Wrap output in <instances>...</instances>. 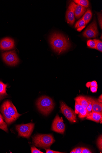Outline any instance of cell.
<instances>
[{"label": "cell", "mask_w": 102, "mask_h": 153, "mask_svg": "<svg viewBox=\"0 0 102 153\" xmlns=\"http://www.w3.org/2000/svg\"><path fill=\"white\" fill-rule=\"evenodd\" d=\"M50 42L53 50L59 54L68 49L70 44L68 40L63 35L54 33L50 37Z\"/></svg>", "instance_id": "obj_1"}, {"label": "cell", "mask_w": 102, "mask_h": 153, "mask_svg": "<svg viewBox=\"0 0 102 153\" xmlns=\"http://www.w3.org/2000/svg\"><path fill=\"white\" fill-rule=\"evenodd\" d=\"M36 105L40 112L45 115L49 114L54 109V103L52 99L47 96H42L37 100Z\"/></svg>", "instance_id": "obj_2"}, {"label": "cell", "mask_w": 102, "mask_h": 153, "mask_svg": "<svg viewBox=\"0 0 102 153\" xmlns=\"http://www.w3.org/2000/svg\"><path fill=\"white\" fill-rule=\"evenodd\" d=\"M34 143L36 147L49 149L54 143L53 136L50 134H38L33 137Z\"/></svg>", "instance_id": "obj_3"}, {"label": "cell", "mask_w": 102, "mask_h": 153, "mask_svg": "<svg viewBox=\"0 0 102 153\" xmlns=\"http://www.w3.org/2000/svg\"><path fill=\"white\" fill-rule=\"evenodd\" d=\"M34 126L35 124L32 123L18 125L16 126V130L19 136L28 138L32 134Z\"/></svg>", "instance_id": "obj_4"}, {"label": "cell", "mask_w": 102, "mask_h": 153, "mask_svg": "<svg viewBox=\"0 0 102 153\" xmlns=\"http://www.w3.org/2000/svg\"><path fill=\"white\" fill-rule=\"evenodd\" d=\"M2 57L5 63L10 66H15L19 62V59L14 51L2 53Z\"/></svg>", "instance_id": "obj_5"}, {"label": "cell", "mask_w": 102, "mask_h": 153, "mask_svg": "<svg viewBox=\"0 0 102 153\" xmlns=\"http://www.w3.org/2000/svg\"><path fill=\"white\" fill-rule=\"evenodd\" d=\"M61 112L71 123H75L77 121V115L75 111L68 107L65 103L60 102Z\"/></svg>", "instance_id": "obj_6"}, {"label": "cell", "mask_w": 102, "mask_h": 153, "mask_svg": "<svg viewBox=\"0 0 102 153\" xmlns=\"http://www.w3.org/2000/svg\"><path fill=\"white\" fill-rule=\"evenodd\" d=\"M52 130L58 133L63 134L65 130V125L63 118L57 115L55 117L52 124Z\"/></svg>", "instance_id": "obj_7"}, {"label": "cell", "mask_w": 102, "mask_h": 153, "mask_svg": "<svg viewBox=\"0 0 102 153\" xmlns=\"http://www.w3.org/2000/svg\"><path fill=\"white\" fill-rule=\"evenodd\" d=\"M98 35V32L95 20L87 27L83 33L84 37L88 39L95 38Z\"/></svg>", "instance_id": "obj_8"}, {"label": "cell", "mask_w": 102, "mask_h": 153, "mask_svg": "<svg viewBox=\"0 0 102 153\" xmlns=\"http://www.w3.org/2000/svg\"><path fill=\"white\" fill-rule=\"evenodd\" d=\"M76 5L74 2H71L69 5L66 13V18L67 23L71 25H73L75 21L74 9Z\"/></svg>", "instance_id": "obj_9"}, {"label": "cell", "mask_w": 102, "mask_h": 153, "mask_svg": "<svg viewBox=\"0 0 102 153\" xmlns=\"http://www.w3.org/2000/svg\"><path fill=\"white\" fill-rule=\"evenodd\" d=\"M15 47L14 40L10 38L7 37L0 41V49L2 51H7L12 49Z\"/></svg>", "instance_id": "obj_10"}, {"label": "cell", "mask_w": 102, "mask_h": 153, "mask_svg": "<svg viewBox=\"0 0 102 153\" xmlns=\"http://www.w3.org/2000/svg\"><path fill=\"white\" fill-rule=\"evenodd\" d=\"M5 102L8 113L12 117L16 120L21 114L18 113L16 107L11 101L7 100Z\"/></svg>", "instance_id": "obj_11"}, {"label": "cell", "mask_w": 102, "mask_h": 153, "mask_svg": "<svg viewBox=\"0 0 102 153\" xmlns=\"http://www.w3.org/2000/svg\"><path fill=\"white\" fill-rule=\"evenodd\" d=\"M1 111L5 121L8 124H9L16 120L12 117L8 113L5 102H4L1 106Z\"/></svg>", "instance_id": "obj_12"}, {"label": "cell", "mask_w": 102, "mask_h": 153, "mask_svg": "<svg viewBox=\"0 0 102 153\" xmlns=\"http://www.w3.org/2000/svg\"><path fill=\"white\" fill-rule=\"evenodd\" d=\"M75 112L78 115L79 117L81 119H84L88 114L86 108L75 102Z\"/></svg>", "instance_id": "obj_13"}, {"label": "cell", "mask_w": 102, "mask_h": 153, "mask_svg": "<svg viewBox=\"0 0 102 153\" xmlns=\"http://www.w3.org/2000/svg\"><path fill=\"white\" fill-rule=\"evenodd\" d=\"M102 113L91 112L86 117V119L95 121L96 123L100 122L102 123Z\"/></svg>", "instance_id": "obj_14"}, {"label": "cell", "mask_w": 102, "mask_h": 153, "mask_svg": "<svg viewBox=\"0 0 102 153\" xmlns=\"http://www.w3.org/2000/svg\"><path fill=\"white\" fill-rule=\"evenodd\" d=\"M89 99L92 105V112L102 113V104L96 99L90 98Z\"/></svg>", "instance_id": "obj_15"}, {"label": "cell", "mask_w": 102, "mask_h": 153, "mask_svg": "<svg viewBox=\"0 0 102 153\" xmlns=\"http://www.w3.org/2000/svg\"><path fill=\"white\" fill-rule=\"evenodd\" d=\"M86 8L78 4H76L74 9V16L78 19L82 16L86 12Z\"/></svg>", "instance_id": "obj_16"}, {"label": "cell", "mask_w": 102, "mask_h": 153, "mask_svg": "<svg viewBox=\"0 0 102 153\" xmlns=\"http://www.w3.org/2000/svg\"><path fill=\"white\" fill-rule=\"evenodd\" d=\"M75 102L82 106L85 108H86L89 105L88 100L86 97L80 96L77 97L75 99Z\"/></svg>", "instance_id": "obj_17"}, {"label": "cell", "mask_w": 102, "mask_h": 153, "mask_svg": "<svg viewBox=\"0 0 102 153\" xmlns=\"http://www.w3.org/2000/svg\"><path fill=\"white\" fill-rule=\"evenodd\" d=\"M86 25L85 22L81 18L76 22L75 27L77 31L80 32L84 28Z\"/></svg>", "instance_id": "obj_18"}, {"label": "cell", "mask_w": 102, "mask_h": 153, "mask_svg": "<svg viewBox=\"0 0 102 153\" xmlns=\"http://www.w3.org/2000/svg\"><path fill=\"white\" fill-rule=\"evenodd\" d=\"M92 13L91 10L87 9L85 12L84 15L82 18L85 22L86 25L89 23L92 19Z\"/></svg>", "instance_id": "obj_19"}, {"label": "cell", "mask_w": 102, "mask_h": 153, "mask_svg": "<svg viewBox=\"0 0 102 153\" xmlns=\"http://www.w3.org/2000/svg\"><path fill=\"white\" fill-rule=\"evenodd\" d=\"M74 1L77 4L85 7H88L89 5V1L87 0H75Z\"/></svg>", "instance_id": "obj_20"}, {"label": "cell", "mask_w": 102, "mask_h": 153, "mask_svg": "<svg viewBox=\"0 0 102 153\" xmlns=\"http://www.w3.org/2000/svg\"><path fill=\"white\" fill-rule=\"evenodd\" d=\"M7 85L0 81V94L5 95H7L6 88Z\"/></svg>", "instance_id": "obj_21"}, {"label": "cell", "mask_w": 102, "mask_h": 153, "mask_svg": "<svg viewBox=\"0 0 102 153\" xmlns=\"http://www.w3.org/2000/svg\"><path fill=\"white\" fill-rule=\"evenodd\" d=\"M4 118L0 117V129L7 132L8 129L6 123L4 121Z\"/></svg>", "instance_id": "obj_22"}, {"label": "cell", "mask_w": 102, "mask_h": 153, "mask_svg": "<svg viewBox=\"0 0 102 153\" xmlns=\"http://www.w3.org/2000/svg\"><path fill=\"white\" fill-rule=\"evenodd\" d=\"M87 46L90 48L95 49L96 48V44L95 39L88 40L87 42Z\"/></svg>", "instance_id": "obj_23"}, {"label": "cell", "mask_w": 102, "mask_h": 153, "mask_svg": "<svg viewBox=\"0 0 102 153\" xmlns=\"http://www.w3.org/2000/svg\"><path fill=\"white\" fill-rule=\"evenodd\" d=\"M96 44V49L99 51L102 52V42L101 41L98 39H95Z\"/></svg>", "instance_id": "obj_24"}, {"label": "cell", "mask_w": 102, "mask_h": 153, "mask_svg": "<svg viewBox=\"0 0 102 153\" xmlns=\"http://www.w3.org/2000/svg\"><path fill=\"white\" fill-rule=\"evenodd\" d=\"M86 98L87 99V100H88L89 105L88 106H87L86 109L89 114L92 112V103L90 100L89 97H86Z\"/></svg>", "instance_id": "obj_25"}, {"label": "cell", "mask_w": 102, "mask_h": 153, "mask_svg": "<svg viewBox=\"0 0 102 153\" xmlns=\"http://www.w3.org/2000/svg\"><path fill=\"white\" fill-rule=\"evenodd\" d=\"M86 86L87 88L91 87H94L98 88V83L96 81H93L91 82H89L86 83Z\"/></svg>", "instance_id": "obj_26"}, {"label": "cell", "mask_w": 102, "mask_h": 153, "mask_svg": "<svg viewBox=\"0 0 102 153\" xmlns=\"http://www.w3.org/2000/svg\"><path fill=\"white\" fill-rule=\"evenodd\" d=\"M97 146L100 150L102 151V135L100 136L97 140Z\"/></svg>", "instance_id": "obj_27"}, {"label": "cell", "mask_w": 102, "mask_h": 153, "mask_svg": "<svg viewBox=\"0 0 102 153\" xmlns=\"http://www.w3.org/2000/svg\"><path fill=\"white\" fill-rule=\"evenodd\" d=\"M32 153H43L44 152L40 151L35 146L32 147L31 148Z\"/></svg>", "instance_id": "obj_28"}, {"label": "cell", "mask_w": 102, "mask_h": 153, "mask_svg": "<svg viewBox=\"0 0 102 153\" xmlns=\"http://www.w3.org/2000/svg\"><path fill=\"white\" fill-rule=\"evenodd\" d=\"M99 25L101 29H102V13H97Z\"/></svg>", "instance_id": "obj_29"}, {"label": "cell", "mask_w": 102, "mask_h": 153, "mask_svg": "<svg viewBox=\"0 0 102 153\" xmlns=\"http://www.w3.org/2000/svg\"><path fill=\"white\" fill-rule=\"evenodd\" d=\"M46 153H63L64 152H60L54 151V150H50L49 149H46Z\"/></svg>", "instance_id": "obj_30"}, {"label": "cell", "mask_w": 102, "mask_h": 153, "mask_svg": "<svg viewBox=\"0 0 102 153\" xmlns=\"http://www.w3.org/2000/svg\"><path fill=\"white\" fill-rule=\"evenodd\" d=\"M92 152L88 149L83 148L82 153H92Z\"/></svg>", "instance_id": "obj_31"}, {"label": "cell", "mask_w": 102, "mask_h": 153, "mask_svg": "<svg viewBox=\"0 0 102 153\" xmlns=\"http://www.w3.org/2000/svg\"><path fill=\"white\" fill-rule=\"evenodd\" d=\"M83 147H77L74 149L75 153H82Z\"/></svg>", "instance_id": "obj_32"}, {"label": "cell", "mask_w": 102, "mask_h": 153, "mask_svg": "<svg viewBox=\"0 0 102 153\" xmlns=\"http://www.w3.org/2000/svg\"><path fill=\"white\" fill-rule=\"evenodd\" d=\"M91 91L92 93L96 92L98 90V88L94 87H90Z\"/></svg>", "instance_id": "obj_33"}, {"label": "cell", "mask_w": 102, "mask_h": 153, "mask_svg": "<svg viewBox=\"0 0 102 153\" xmlns=\"http://www.w3.org/2000/svg\"><path fill=\"white\" fill-rule=\"evenodd\" d=\"M97 100L99 102L102 103V94H101V96H100V97H99V98H98V100Z\"/></svg>", "instance_id": "obj_34"}, {"label": "cell", "mask_w": 102, "mask_h": 153, "mask_svg": "<svg viewBox=\"0 0 102 153\" xmlns=\"http://www.w3.org/2000/svg\"><path fill=\"white\" fill-rule=\"evenodd\" d=\"M5 95L1 94H0V101L3 100L5 98Z\"/></svg>", "instance_id": "obj_35"}, {"label": "cell", "mask_w": 102, "mask_h": 153, "mask_svg": "<svg viewBox=\"0 0 102 153\" xmlns=\"http://www.w3.org/2000/svg\"><path fill=\"white\" fill-rule=\"evenodd\" d=\"M70 153H75V150L74 149L72 150L70 152Z\"/></svg>", "instance_id": "obj_36"}, {"label": "cell", "mask_w": 102, "mask_h": 153, "mask_svg": "<svg viewBox=\"0 0 102 153\" xmlns=\"http://www.w3.org/2000/svg\"><path fill=\"white\" fill-rule=\"evenodd\" d=\"M0 117H2V118H4V117L2 116L1 115V114H0Z\"/></svg>", "instance_id": "obj_37"}]
</instances>
